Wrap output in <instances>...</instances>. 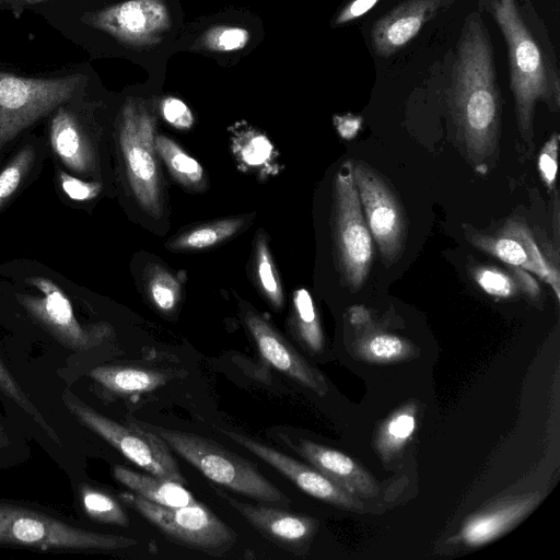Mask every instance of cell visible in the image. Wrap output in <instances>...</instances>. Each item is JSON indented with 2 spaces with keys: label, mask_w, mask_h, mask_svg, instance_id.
I'll return each mask as SVG.
<instances>
[{
  "label": "cell",
  "mask_w": 560,
  "mask_h": 560,
  "mask_svg": "<svg viewBox=\"0 0 560 560\" xmlns=\"http://www.w3.org/2000/svg\"><path fill=\"white\" fill-rule=\"evenodd\" d=\"M451 96L466 158L486 174L498 152L502 103L491 39L478 12L462 28Z\"/></svg>",
  "instance_id": "1"
},
{
  "label": "cell",
  "mask_w": 560,
  "mask_h": 560,
  "mask_svg": "<svg viewBox=\"0 0 560 560\" xmlns=\"http://www.w3.org/2000/svg\"><path fill=\"white\" fill-rule=\"evenodd\" d=\"M501 30L510 65L517 128L532 145L538 102L549 110L560 107V78L548 34L528 0H480Z\"/></svg>",
  "instance_id": "2"
},
{
  "label": "cell",
  "mask_w": 560,
  "mask_h": 560,
  "mask_svg": "<svg viewBox=\"0 0 560 560\" xmlns=\"http://www.w3.org/2000/svg\"><path fill=\"white\" fill-rule=\"evenodd\" d=\"M89 83V71L80 67L35 75L0 67V150Z\"/></svg>",
  "instance_id": "3"
},
{
  "label": "cell",
  "mask_w": 560,
  "mask_h": 560,
  "mask_svg": "<svg viewBox=\"0 0 560 560\" xmlns=\"http://www.w3.org/2000/svg\"><path fill=\"white\" fill-rule=\"evenodd\" d=\"M162 438L171 450L210 480L233 491L270 503L288 504L289 498L252 463L200 435L136 421Z\"/></svg>",
  "instance_id": "4"
},
{
  "label": "cell",
  "mask_w": 560,
  "mask_h": 560,
  "mask_svg": "<svg viewBox=\"0 0 560 560\" xmlns=\"http://www.w3.org/2000/svg\"><path fill=\"white\" fill-rule=\"evenodd\" d=\"M331 228L337 268L346 284L357 291L368 279L374 250L353 178L352 160L345 161L335 176Z\"/></svg>",
  "instance_id": "5"
},
{
  "label": "cell",
  "mask_w": 560,
  "mask_h": 560,
  "mask_svg": "<svg viewBox=\"0 0 560 560\" xmlns=\"http://www.w3.org/2000/svg\"><path fill=\"white\" fill-rule=\"evenodd\" d=\"M136 544L132 538L86 530L38 511L0 502V545L110 551Z\"/></svg>",
  "instance_id": "6"
},
{
  "label": "cell",
  "mask_w": 560,
  "mask_h": 560,
  "mask_svg": "<svg viewBox=\"0 0 560 560\" xmlns=\"http://www.w3.org/2000/svg\"><path fill=\"white\" fill-rule=\"evenodd\" d=\"M62 400L80 423L108 442L130 462L153 476L185 482L168 445L156 433L136 421H131L129 427L122 425L86 405L69 389L63 392Z\"/></svg>",
  "instance_id": "7"
},
{
  "label": "cell",
  "mask_w": 560,
  "mask_h": 560,
  "mask_svg": "<svg viewBox=\"0 0 560 560\" xmlns=\"http://www.w3.org/2000/svg\"><path fill=\"white\" fill-rule=\"evenodd\" d=\"M120 500L186 547L218 555L226 551L235 541L234 530L197 501L185 506L168 508L131 493H121Z\"/></svg>",
  "instance_id": "8"
},
{
  "label": "cell",
  "mask_w": 560,
  "mask_h": 560,
  "mask_svg": "<svg viewBox=\"0 0 560 560\" xmlns=\"http://www.w3.org/2000/svg\"><path fill=\"white\" fill-rule=\"evenodd\" d=\"M119 143L136 199L147 213L160 218L163 209L155 158V120L145 108L130 101L121 109Z\"/></svg>",
  "instance_id": "9"
},
{
  "label": "cell",
  "mask_w": 560,
  "mask_h": 560,
  "mask_svg": "<svg viewBox=\"0 0 560 560\" xmlns=\"http://www.w3.org/2000/svg\"><path fill=\"white\" fill-rule=\"evenodd\" d=\"M353 178L362 211L386 267L405 248L407 220L404 207L389 184L370 165L352 160Z\"/></svg>",
  "instance_id": "10"
},
{
  "label": "cell",
  "mask_w": 560,
  "mask_h": 560,
  "mask_svg": "<svg viewBox=\"0 0 560 560\" xmlns=\"http://www.w3.org/2000/svg\"><path fill=\"white\" fill-rule=\"evenodd\" d=\"M27 282L42 292V296L19 294V303L56 340L73 351H85L98 345L103 327H83L75 318L71 303L61 289L43 277L28 278Z\"/></svg>",
  "instance_id": "11"
},
{
  "label": "cell",
  "mask_w": 560,
  "mask_h": 560,
  "mask_svg": "<svg viewBox=\"0 0 560 560\" xmlns=\"http://www.w3.org/2000/svg\"><path fill=\"white\" fill-rule=\"evenodd\" d=\"M466 237L480 250L541 278L553 289L559 300V272L544 257L530 231L521 220L509 219L492 233H482L470 228L466 230Z\"/></svg>",
  "instance_id": "12"
},
{
  "label": "cell",
  "mask_w": 560,
  "mask_h": 560,
  "mask_svg": "<svg viewBox=\"0 0 560 560\" xmlns=\"http://www.w3.org/2000/svg\"><path fill=\"white\" fill-rule=\"evenodd\" d=\"M221 431L230 440L280 471L303 492L345 510H363V503L358 497L345 491L317 469L241 433L223 429Z\"/></svg>",
  "instance_id": "13"
},
{
  "label": "cell",
  "mask_w": 560,
  "mask_h": 560,
  "mask_svg": "<svg viewBox=\"0 0 560 560\" xmlns=\"http://www.w3.org/2000/svg\"><path fill=\"white\" fill-rule=\"evenodd\" d=\"M217 493L262 536L288 551L302 553L314 535L316 522L312 517L242 502L220 489Z\"/></svg>",
  "instance_id": "14"
},
{
  "label": "cell",
  "mask_w": 560,
  "mask_h": 560,
  "mask_svg": "<svg viewBox=\"0 0 560 560\" xmlns=\"http://www.w3.org/2000/svg\"><path fill=\"white\" fill-rule=\"evenodd\" d=\"M455 0H406L374 22L371 43L380 57H390L413 39L422 26Z\"/></svg>",
  "instance_id": "15"
},
{
  "label": "cell",
  "mask_w": 560,
  "mask_h": 560,
  "mask_svg": "<svg viewBox=\"0 0 560 560\" xmlns=\"http://www.w3.org/2000/svg\"><path fill=\"white\" fill-rule=\"evenodd\" d=\"M88 88L54 110L49 127L54 152L68 168L83 174L93 166V152L83 124Z\"/></svg>",
  "instance_id": "16"
},
{
  "label": "cell",
  "mask_w": 560,
  "mask_h": 560,
  "mask_svg": "<svg viewBox=\"0 0 560 560\" xmlns=\"http://www.w3.org/2000/svg\"><path fill=\"white\" fill-rule=\"evenodd\" d=\"M245 323L261 357L275 369L285 373L318 395L327 392L322 375L261 316L248 311Z\"/></svg>",
  "instance_id": "17"
},
{
  "label": "cell",
  "mask_w": 560,
  "mask_h": 560,
  "mask_svg": "<svg viewBox=\"0 0 560 560\" xmlns=\"http://www.w3.org/2000/svg\"><path fill=\"white\" fill-rule=\"evenodd\" d=\"M291 447L345 491L360 498L377 495L378 485L375 479L350 456L303 439Z\"/></svg>",
  "instance_id": "18"
},
{
  "label": "cell",
  "mask_w": 560,
  "mask_h": 560,
  "mask_svg": "<svg viewBox=\"0 0 560 560\" xmlns=\"http://www.w3.org/2000/svg\"><path fill=\"white\" fill-rule=\"evenodd\" d=\"M538 493L509 498L475 514L463 525L459 537L470 547L485 545L521 522L539 502Z\"/></svg>",
  "instance_id": "19"
},
{
  "label": "cell",
  "mask_w": 560,
  "mask_h": 560,
  "mask_svg": "<svg viewBox=\"0 0 560 560\" xmlns=\"http://www.w3.org/2000/svg\"><path fill=\"white\" fill-rule=\"evenodd\" d=\"M113 475L136 494L159 505L178 508L196 502L182 483L170 479L137 472L120 465L114 467Z\"/></svg>",
  "instance_id": "20"
},
{
  "label": "cell",
  "mask_w": 560,
  "mask_h": 560,
  "mask_svg": "<svg viewBox=\"0 0 560 560\" xmlns=\"http://www.w3.org/2000/svg\"><path fill=\"white\" fill-rule=\"evenodd\" d=\"M89 376L103 388L119 395L152 392L168 380L166 374L158 371L118 365L96 366Z\"/></svg>",
  "instance_id": "21"
},
{
  "label": "cell",
  "mask_w": 560,
  "mask_h": 560,
  "mask_svg": "<svg viewBox=\"0 0 560 560\" xmlns=\"http://www.w3.org/2000/svg\"><path fill=\"white\" fill-rule=\"evenodd\" d=\"M471 276L486 293L499 299L512 298L521 291L536 299L540 293L536 280L520 267L511 266L509 272L492 265H476L471 268Z\"/></svg>",
  "instance_id": "22"
},
{
  "label": "cell",
  "mask_w": 560,
  "mask_h": 560,
  "mask_svg": "<svg viewBox=\"0 0 560 560\" xmlns=\"http://www.w3.org/2000/svg\"><path fill=\"white\" fill-rule=\"evenodd\" d=\"M365 331L357 340V352L363 359L377 362H393L408 358L412 352L411 345L404 338L382 330H368L364 324H350Z\"/></svg>",
  "instance_id": "23"
},
{
  "label": "cell",
  "mask_w": 560,
  "mask_h": 560,
  "mask_svg": "<svg viewBox=\"0 0 560 560\" xmlns=\"http://www.w3.org/2000/svg\"><path fill=\"white\" fill-rule=\"evenodd\" d=\"M245 221L244 218H230L198 225L174 238L168 247L173 250H198L214 246L236 234Z\"/></svg>",
  "instance_id": "24"
},
{
  "label": "cell",
  "mask_w": 560,
  "mask_h": 560,
  "mask_svg": "<svg viewBox=\"0 0 560 560\" xmlns=\"http://www.w3.org/2000/svg\"><path fill=\"white\" fill-rule=\"evenodd\" d=\"M416 406L407 405L396 410L381 425L376 435V450L384 460L397 454L416 428Z\"/></svg>",
  "instance_id": "25"
},
{
  "label": "cell",
  "mask_w": 560,
  "mask_h": 560,
  "mask_svg": "<svg viewBox=\"0 0 560 560\" xmlns=\"http://www.w3.org/2000/svg\"><path fill=\"white\" fill-rule=\"evenodd\" d=\"M155 149L170 172L183 185L191 188L203 182V168L197 160L165 136H155Z\"/></svg>",
  "instance_id": "26"
},
{
  "label": "cell",
  "mask_w": 560,
  "mask_h": 560,
  "mask_svg": "<svg viewBox=\"0 0 560 560\" xmlns=\"http://www.w3.org/2000/svg\"><path fill=\"white\" fill-rule=\"evenodd\" d=\"M294 326L300 340L312 352L324 347V335L311 294L299 289L293 294Z\"/></svg>",
  "instance_id": "27"
},
{
  "label": "cell",
  "mask_w": 560,
  "mask_h": 560,
  "mask_svg": "<svg viewBox=\"0 0 560 560\" xmlns=\"http://www.w3.org/2000/svg\"><path fill=\"white\" fill-rule=\"evenodd\" d=\"M233 151L238 160L250 168L266 166L275 156V149L269 139L252 128L234 137Z\"/></svg>",
  "instance_id": "28"
},
{
  "label": "cell",
  "mask_w": 560,
  "mask_h": 560,
  "mask_svg": "<svg viewBox=\"0 0 560 560\" xmlns=\"http://www.w3.org/2000/svg\"><path fill=\"white\" fill-rule=\"evenodd\" d=\"M80 490L84 511L92 520L124 527L129 525L127 514L112 497L90 486H82Z\"/></svg>",
  "instance_id": "29"
},
{
  "label": "cell",
  "mask_w": 560,
  "mask_h": 560,
  "mask_svg": "<svg viewBox=\"0 0 560 560\" xmlns=\"http://www.w3.org/2000/svg\"><path fill=\"white\" fill-rule=\"evenodd\" d=\"M0 393L3 394L8 399L12 400L18 407H20L25 413L32 417L36 423L46 432V434L57 444H60L58 435L54 429L46 422L40 415L39 410L35 407L32 400L27 397L25 392L21 388L19 383L15 381L9 369L2 362L0 358Z\"/></svg>",
  "instance_id": "30"
},
{
  "label": "cell",
  "mask_w": 560,
  "mask_h": 560,
  "mask_svg": "<svg viewBox=\"0 0 560 560\" xmlns=\"http://www.w3.org/2000/svg\"><path fill=\"white\" fill-rule=\"evenodd\" d=\"M256 271L265 295L273 307L280 308L283 304L282 288L275 271L267 244L261 238L256 244Z\"/></svg>",
  "instance_id": "31"
},
{
  "label": "cell",
  "mask_w": 560,
  "mask_h": 560,
  "mask_svg": "<svg viewBox=\"0 0 560 560\" xmlns=\"http://www.w3.org/2000/svg\"><path fill=\"white\" fill-rule=\"evenodd\" d=\"M34 150L31 145L20 150L10 163L0 173V208L18 190L23 177L28 172L34 160Z\"/></svg>",
  "instance_id": "32"
},
{
  "label": "cell",
  "mask_w": 560,
  "mask_h": 560,
  "mask_svg": "<svg viewBox=\"0 0 560 560\" xmlns=\"http://www.w3.org/2000/svg\"><path fill=\"white\" fill-rule=\"evenodd\" d=\"M149 293L155 306L163 312L175 308L180 296L176 278L164 269L156 268L149 278Z\"/></svg>",
  "instance_id": "33"
},
{
  "label": "cell",
  "mask_w": 560,
  "mask_h": 560,
  "mask_svg": "<svg viewBox=\"0 0 560 560\" xmlns=\"http://www.w3.org/2000/svg\"><path fill=\"white\" fill-rule=\"evenodd\" d=\"M249 39L250 34L246 28L224 25L211 28L205 35V45L211 50L230 52L245 48Z\"/></svg>",
  "instance_id": "34"
},
{
  "label": "cell",
  "mask_w": 560,
  "mask_h": 560,
  "mask_svg": "<svg viewBox=\"0 0 560 560\" xmlns=\"http://www.w3.org/2000/svg\"><path fill=\"white\" fill-rule=\"evenodd\" d=\"M160 108L163 118L177 129H189L195 122L190 108L180 98L167 96Z\"/></svg>",
  "instance_id": "35"
},
{
  "label": "cell",
  "mask_w": 560,
  "mask_h": 560,
  "mask_svg": "<svg viewBox=\"0 0 560 560\" xmlns=\"http://www.w3.org/2000/svg\"><path fill=\"white\" fill-rule=\"evenodd\" d=\"M558 133H553L545 143L538 156L540 176L549 189L555 188L557 175Z\"/></svg>",
  "instance_id": "36"
},
{
  "label": "cell",
  "mask_w": 560,
  "mask_h": 560,
  "mask_svg": "<svg viewBox=\"0 0 560 560\" xmlns=\"http://www.w3.org/2000/svg\"><path fill=\"white\" fill-rule=\"evenodd\" d=\"M59 177L62 190L73 200H89L101 191V185L97 183L83 182L65 172H61Z\"/></svg>",
  "instance_id": "37"
},
{
  "label": "cell",
  "mask_w": 560,
  "mask_h": 560,
  "mask_svg": "<svg viewBox=\"0 0 560 560\" xmlns=\"http://www.w3.org/2000/svg\"><path fill=\"white\" fill-rule=\"evenodd\" d=\"M380 0H351L335 18V25L352 22L369 12Z\"/></svg>",
  "instance_id": "38"
},
{
  "label": "cell",
  "mask_w": 560,
  "mask_h": 560,
  "mask_svg": "<svg viewBox=\"0 0 560 560\" xmlns=\"http://www.w3.org/2000/svg\"><path fill=\"white\" fill-rule=\"evenodd\" d=\"M335 121L339 132L343 136L354 133L358 127L360 126V118L353 117L351 115L342 117L336 116Z\"/></svg>",
  "instance_id": "39"
},
{
  "label": "cell",
  "mask_w": 560,
  "mask_h": 560,
  "mask_svg": "<svg viewBox=\"0 0 560 560\" xmlns=\"http://www.w3.org/2000/svg\"><path fill=\"white\" fill-rule=\"evenodd\" d=\"M2 429H3V428L0 425V448H1V444H2L3 439H4V438H3V430H2Z\"/></svg>",
  "instance_id": "40"
}]
</instances>
